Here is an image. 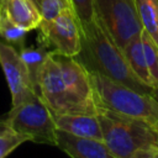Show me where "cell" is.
Masks as SVG:
<instances>
[{
	"instance_id": "obj_1",
	"label": "cell",
	"mask_w": 158,
	"mask_h": 158,
	"mask_svg": "<svg viewBox=\"0 0 158 158\" xmlns=\"http://www.w3.org/2000/svg\"><path fill=\"white\" fill-rule=\"evenodd\" d=\"M37 94L53 115H96L88 69L74 57L49 53L37 80Z\"/></svg>"
},
{
	"instance_id": "obj_2",
	"label": "cell",
	"mask_w": 158,
	"mask_h": 158,
	"mask_svg": "<svg viewBox=\"0 0 158 158\" xmlns=\"http://www.w3.org/2000/svg\"><path fill=\"white\" fill-rule=\"evenodd\" d=\"M81 48L74 57L88 70L98 72L133 90L153 94V89L143 84L130 69L122 49L114 42L111 36L94 16L91 21L79 23Z\"/></svg>"
},
{
	"instance_id": "obj_3",
	"label": "cell",
	"mask_w": 158,
	"mask_h": 158,
	"mask_svg": "<svg viewBox=\"0 0 158 158\" xmlns=\"http://www.w3.org/2000/svg\"><path fill=\"white\" fill-rule=\"evenodd\" d=\"M102 141L118 158H158V130L154 125L98 109Z\"/></svg>"
},
{
	"instance_id": "obj_4",
	"label": "cell",
	"mask_w": 158,
	"mask_h": 158,
	"mask_svg": "<svg viewBox=\"0 0 158 158\" xmlns=\"http://www.w3.org/2000/svg\"><path fill=\"white\" fill-rule=\"evenodd\" d=\"M94 91L96 109L143 120L152 125L158 122V101L151 94L139 93L98 72L88 70Z\"/></svg>"
},
{
	"instance_id": "obj_5",
	"label": "cell",
	"mask_w": 158,
	"mask_h": 158,
	"mask_svg": "<svg viewBox=\"0 0 158 158\" xmlns=\"http://www.w3.org/2000/svg\"><path fill=\"white\" fill-rule=\"evenodd\" d=\"M2 122L23 136L26 141L57 146L53 114L40 95L12 106Z\"/></svg>"
},
{
	"instance_id": "obj_6",
	"label": "cell",
	"mask_w": 158,
	"mask_h": 158,
	"mask_svg": "<svg viewBox=\"0 0 158 158\" xmlns=\"http://www.w3.org/2000/svg\"><path fill=\"white\" fill-rule=\"evenodd\" d=\"M93 7L94 16L121 49L141 33L136 0H93Z\"/></svg>"
},
{
	"instance_id": "obj_7",
	"label": "cell",
	"mask_w": 158,
	"mask_h": 158,
	"mask_svg": "<svg viewBox=\"0 0 158 158\" xmlns=\"http://www.w3.org/2000/svg\"><path fill=\"white\" fill-rule=\"evenodd\" d=\"M38 42L51 53L75 57L81 48L80 25L72 7L62 9L51 20L42 19Z\"/></svg>"
},
{
	"instance_id": "obj_8",
	"label": "cell",
	"mask_w": 158,
	"mask_h": 158,
	"mask_svg": "<svg viewBox=\"0 0 158 158\" xmlns=\"http://www.w3.org/2000/svg\"><path fill=\"white\" fill-rule=\"evenodd\" d=\"M0 64L11 93L12 106L35 98L37 94L26 64L12 46L0 40Z\"/></svg>"
},
{
	"instance_id": "obj_9",
	"label": "cell",
	"mask_w": 158,
	"mask_h": 158,
	"mask_svg": "<svg viewBox=\"0 0 158 158\" xmlns=\"http://www.w3.org/2000/svg\"><path fill=\"white\" fill-rule=\"evenodd\" d=\"M57 146L70 158H118L104 141L81 138L57 128Z\"/></svg>"
},
{
	"instance_id": "obj_10",
	"label": "cell",
	"mask_w": 158,
	"mask_h": 158,
	"mask_svg": "<svg viewBox=\"0 0 158 158\" xmlns=\"http://www.w3.org/2000/svg\"><path fill=\"white\" fill-rule=\"evenodd\" d=\"M58 130L81 138L102 141V131L96 115L74 114V115H53Z\"/></svg>"
},
{
	"instance_id": "obj_11",
	"label": "cell",
	"mask_w": 158,
	"mask_h": 158,
	"mask_svg": "<svg viewBox=\"0 0 158 158\" xmlns=\"http://www.w3.org/2000/svg\"><path fill=\"white\" fill-rule=\"evenodd\" d=\"M1 11L12 23L27 32L38 28L42 21L40 9L31 0H5Z\"/></svg>"
},
{
	"instance_id": "obj_12",
	"label": "cell",
	"mask_w": 158,
	"mask_h": 158,
	"mask_svg": "<svg viewBox=\"0 0 158 158\" xmlns=\"http://www.w3.org/2000/svg\"><path fill=\"white\" fill-rule=\"evenodd\" d=\"M123 56L127 60V64L132 73L137 77L138 80H141L147 86H151V77L147 68L144 53H143V46L141 41V33L135 36L122 49ZM153 89V88H152Z\"/></svg>"
},
{
	"instance_id": "obj_13",
	"label": "cell",
	"mask_w": 158,
	"mask_h": 158,
	"mask_svg": "<svg viewBox=\"0 0 158 158\" xmlns=\"http://www.w3.org/2000/svg\"><path fill=\"white\" fill-rule=\"evenodd\" d=\"M136 5L142 30L158 43V0H136Z\"/></svg>"
},
{
	"instance_id": "obj_14",
	"label": "cell",
	"mask_w": 158,
	"mask_h": 158,
	"mask_svg": "<svg viewBox=\"0 0 158 158\" xmlns=\"http://www.w3.org/2000/svg\"><path fill=\"white\" fill-rule=\"evenodd\" d=\"M19 53H20V57L22 58L23 63L27 67L31 80L37 91V80H38L40 70L51 52L48 49H46L43 46H40V47H23L19 51Z\"/></svg>"
},
{
	"instance_id": "obj_15",
	"label": "cell",
	"mask_w": 158,
	"mask_h": 158,
	"mask_svg": "<svg viewBox=\"0 0 158 158\" xmlns=\"http://www.w3.org/2000/svg\"><path fill=\"white\" fill-rule=\"evenodd\" d=\"M141 41L151 77V86L154 90L158 89V43L144 30L141 31Z\"/></svg>"
},
{
	"instance_id": "obj_16",
	"label": "cell",
	"mask_w": 158,
	"mask_h": 158,
	"mask_svg": "<svg viewBox=\"0 0 158 158\" xmlns=\"http://www.w3.org/2000/svg\"><path fill=\"white\" fill-rule=\"evenodd\" d=\"M26 33H27L26 30L12 23L5 16V14L1 11V14H0V37L2 38V41L5 43H7V44L12 46L14 48H16L17 51H20L21 48H23Z\"/></svg>"
},
{
	"instance_id": "obj_17",
	"label": "cell",
	"mask_w": 158,
	"mask_h": 158,
	"mask_svg": "<svg viewBox=\"0 0 158 158\" xmlns=\"http://www.w3.org/2000/svg\"><path fill=\"white\" fill-rule=\"evenodd\" d=\"M25 141L26 138L23 136L19 135L2 121H0V158H6Z\"/></svg>"
},
{
	"instance_id": "obj_18",
	"label": "cell",
	"mask_w": 158,
	"mask_h": 158,
	"mask_svg": "<svg viewBox=\"0 0 158 158\" xmlns=\"http://www.w3.org/2000/svg\"><path fill=\"white\" fill-rule=\"evenodd\" d=\"M69 4L77 15L79 23H84L94 19L93 0H69Z\"/></svg>"
},
{
	"instance_id": "obj_19",
	"label": "cell",
	"mask_w": 158,
	"mask_h": 158,
	"mask_svg": "<svg viewBox=\"0 0 158 158\" xmlns=\"http://www.w3.org/2000/svg\"><path fill=\"white\" fill-rule=\"evenodd\" d=\"M64 7H70L69 0H41L40 11L42 19L51 20L56 17L58 12Z\"/></svg>"
},
{
	"instance_id": "obj_20",
	"label": "cell",
	"mask_w": 158,
	"mask_h": 158,
	"mask_svg": "<svg viewBox=\"0 0 158 158\" xmlns=\"http://www.w3.org/2000/svg\"><path fill=\"white\" fill-rule=\"evenodd\" d=\"M152 95H153V98H154V99H156V100L158 101V89H154V90H153V94H152Z\"/></svg>"
},
{
	"instance_id": "obj_21",
	"label": "cell",
	"mask_w": 158,
	"mask_h": 158,
	"mask_svg": "<svg viewBox=\"0 0 158 158\" xmlns=\"http://www.w3.org/2000/svg\"><path fill=\"white\" fill-rule=\"evenodd\" d=\"M31 1H33V4L40 9V5H41V0H31Z\"/></svg>"
},
{
	"instance_id": "obj_22",
	"label": "cell",
	"mask_w": 158,
	"mask_h": 158,
	"mask_svg": "<svg viewBox=\"0 0 158 158\" xmlns=\"http://www.w3.org/2000/svg\"><path fill=\"white\" fill-rule=\"evenodd\" d=\"M4 1H5V0H0V5H1V6H2V4H4Z\"/></svg>"
},
{
	"instance_id": "obj_23",
	"label": "cell",
	"mask_w": 158,
	"mask_h": 158,
	"mask_svg": "<svg viewBox=\"0 0 158 158\" xmlns=\"http://www.w3.org/2000/svg\"><path fill=\"white\" fill-rule=\"evenodd\" d=\"M154 126H156V128H157V130H158V122H157V123H156V125H154Z\"/></svg>"
},
{
	"instance_id": "obj_24",
	"label": "cell",
	"mask_w": 158,
	"mask_h": 158,
	"mask_svg": "<svg viewBox=\"0 0 158 158\" xmlns=\"http://www.w3.org/2000/svg\"><path fill=\"white\" fill-rule=\"evenodd\" d=\"M0 14H1V5H0Z\"/></svg>"
}]
</instances>
